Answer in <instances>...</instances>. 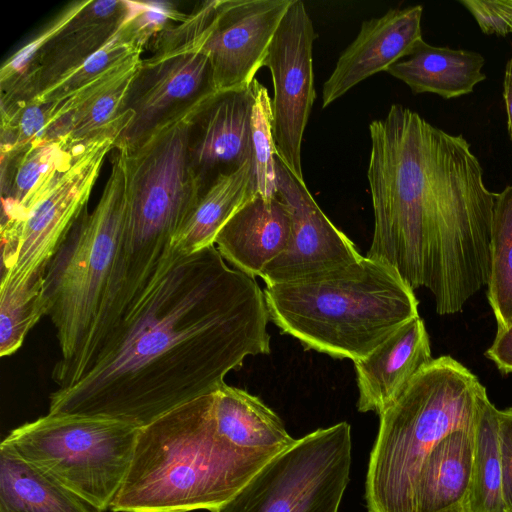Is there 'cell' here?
Here are the masks:
<instances>
[{
    "instance_id": "1",
    "label": "cell",
    "mask_w": 512,
    "mask_h": 512,
    "mask_svg": "<svg viewBox=\"0 0 512 512\" xmlns=\"http://www.w3.org/2000/svg\"><path fill=\"white\" fill-rule=\"evenodd\" d=\"M268 321L255 277L229 267L215 245L168 256L88 372L50 394L48 413L142 428L214 393L246 357L269 354Z\"/></svg>"
},
{
    "instance_id": "2",
    "label": "cell",
    "mask_w": 512,
    "mask_h": 512,
    "mask_svg": "<svg viewBox=\"0 0 512 512\" xmlns=\"http://www.w3.org/2000/svg\"><path fill=\"white\" fill-rule=\"evenodd\" d=\"M367 179L374 231L366 257L425 287L439 315L455 314L488 284L496 193L462 135L393 104L369 124Z\"/></svg>"
},
{
    "instance_id": "3",
    "label": "cell",
    "mask_w": 512,
    "mask_h": 512,
    "mask_svg": "<svg viewBox=\"0 0 512 512\" xmlns=\"http://www.w3.org/2000/svg\"><path fill=\"white\" fill-rule=\"evenodd\" d=\"M279 453L241 449L222 437L215 394L184 403L139 429L113 512H211Z\"/></svg>"
},
{
    "instance_id": "4",
    "label": "cell",
    "mask_w": 512,
    "mask_h": 512,
    "mask_svg": "<svg viewBox=\"0 0 512 512\" xmlns=\"http://www.w3.org/2000/svg\"><path fill=\"white\" fill-rule=\"evenodd\" d=\"M269 320L305 349L353 362L419 316L414 290L389 264L358 262L307 280L265 286Z\"/></svg>"
},
{
    "instance_id": "5",
    "label": "cell",
    "mask_w": 512,
    "mask_h": 512,
    "mask_svg": "<svg viewBox=\"0 0 512 512\" xmlns=\"http://www.w3.org/2000/svg\"><path fill=\"white\" fill-rule=\"evenodd\" d=\"M193 112V111H192ZM189 114L125 149L127 200L117 266L98 323L100 344L150 286L200 198L188 157Z\"/></svg>"
},
{
    "instance_id": "6",
    "label": "cell",
    "mask_w": 512,
    "mask_h": 512,
    "mask_svg": "<svg viewBox=\"0 0 512 512\" xmlns=\"http://www.w3.org/2000/svg\"><path fill=\"white\" fill-rule=\"evenodd\" d=\"M100 199L83 211L49 262L44 277L46 316L55 328L60 358L51 378L58 389L87 372L91 349L112 278L126 215L127 163L115 149Z\"/></svg>"
},
{
    "instance_id": "7",
    "label": "cell",
    "mask_w": 512,
    "mask_h": 512,
    "mask_svg": "<svg viewBox=\"0 0 512 512\" xmlns=\"http://www.w3.org/2000/svg\"><path fill=\"white\" fill-rule=\"evenodd\" d=\"M485 386L449 355L433 358L379 415L365 498L369 512H415V491L432 450L475 423Z\"/></svg>"
},
{
    "instance_id": "8",
    "label": "cell",
    "mask_w": 512,
    "mask_h": 512,
    "mask_svg": "<svg viewBox=\"0 0 512 512\" xmlns=\"http://www.w3.org/2000/svg\"><path fill=\"white\" fill-rule=\"evenodd\" d=\"M139 429L106 417L48 413L13 429L1 445L106 511L126 477Z\"/></svg>"
},
{
    "instance_id": "9",
    "label": "cell",
    "mask_w": 512,
    "mask_h": 512,
    "mask_svg": "<svg viewBox=\"0 0 512 512\" xmlns=\"http://www.w3.org/2000/svg\"><path fill=\"white\" fill-rule=\"evenodd\" d=\"M351 449L347 422L317 429L274 456L213 512H339Z\"/></svg>"
},
{
    "instance_id": "10",
    "label": "cell",
    "mask_w": 512,
    "mask_h": 512,
    "mask_svg": "<svg viewBox=\"0 0 512 512\" xmlns=\"http://www.w3.org/2000/svg\"><path fill=\"white\" fill-rule=\"evenodd\" d=\"M122 130L91 140L14 219L1 222L0 286H20L45 274L56 251L87 209L106 155Z\"/></svg>"
},
{
    "instance_id": "11",
    "label": "cell",
    "mask_w": 512,
    "mask_h": 512,
    "mask_svg": "<svg viewBox=\"0 0 512 512\" xmlns=\"http://www.w3.org/2000/svg\"><path fill=\"white\" fill-rule=\"evenodd\" d=\"M130 10L127 0L69 4L3 63L1 105L36 98L84 63L114 38Z\"/></svg>"
},
{
    "instance_id": "12",
    "label": "cell",
    "mask_w": 512,
    "mask_h": 512,
    "mask_svg": "<svg viewBox=\"0 0 512 512\" xmlns=\"http://www.w3.org/2000/svg\"><path fill=\"white\" fill-rule=\"evenodd\" d=\"M292 0L204 1L168 31L174 48L204 53L218 90L248 87L264 66L273 36Z\"/></svg>"
},
{
    "instance_id": "13",
    "label": "cell",
    "mask_w": 512,
    "mask_h": 512,
    "mask_svg": "<svg viewBox=\"0 0 512 512\" xmlns=\"http://www.w3.org/2000/svg\"><path fill=\"white\" fill-rule=\"evenodd\" d=\"M315 38L304 3L292 0L264 60L272 76L271 115L276 155L302 182V139L316 97L312 57Z\"/></svg>"
},
{
    "instance_id": "14",
    "label": "cell",
    "mask_w": 512,
    "mask_h": 512,
    "mask_svg": "<svg viewBox=\"0 0 512 512\" xmlns=\"http://www.w3.org/2000/svg\"><path fill=\"white\" fill-rule=\"evenodd\" d=\"M217 91L208 57L180 47L142 58L129 86L125 111L133 118L115 149H132L156 130L194 111Z\"/></svg>"
},
{
    "instance_id": "15",
    "label": "cell",
    "mask_w": 512,
    "mask_h": 512,
    "mask_svg": "<svg viewBox=\"0 0 512 512\" xmlns=\"http://www.w3.org/2000/svg\"><path fill=\"white\" fill-rule=\"evenodd\" d=\"M277 194L287 205L292 234L287 248L260 273L266 286L316 278L363 257L275 154Z\"/></svg>"
},
{
    "instance_id": "16",
    "label": "cell",
    "mask_w": 512,
    "mask_h": 512,
    "mask_svg": "<svg viewBox=\"0 0 512 512\" xmlns=\"http://www.w3.org/2000/svg\"><path fill=\"white\" fill-rule=\"evenodd\" d=\"M254 100L252 82L217 91L190 114L188 157L200 197L218 178L253 160Z\"/></svg>"
},
{
    "instance_id": "17",
    "label": "cell",
    "mask_w": 512,
    "mask_h": 512,
    "mask_svg": "<svg viewBox=\"0 0 512 512\" xmlns=\"http://www.w3.org/2000/svg\"><path fill=\"white\" fill-rule=\"evenodd\" d=\"M422 5L393 8L378 18L364 21L354 41L341 53L323 84L325 108L368 77L385 71L408 57L423 40Z\"/></svg>"
},
{
    "instance_id": "18",
    "label": "cell",
    "mask_w": 512,
    "mask_h": 512,
    "mask_svg": "<svg viewBox=\"0 0 512 512\" xmlns=\"http://www.w3.org/2000/svg\"><path fill=\"white\" fill-rule=\"evenodd\" d=\"M433 360L425 323L417 316L366 357L354 361L360 412L380 415L409 381Z\"/></svg>"
},
{
    "instance_id": "19",
    "label": "cell",
    "mask_w": 512,
    "mask_h": 512,
    "mask_svg": "<svg viewBox=\"0 0 512 512\" xmlns=\"http://www.w3.org/2000/svg\"><path fill=\"white\" fill-rule=\"evenodd\" d=\"M291 234L285 202L278 194L267 198L257 192L225 223L214 245L235 269L256 277L287 248Z\"/></svg>"
},
{
    "instance_id": "20",
    "label": "cell",
    "mask_w": 512,
    "mask_h": 512,
    "mask_svg": "<svg viewBox=\"0 0 512 512\" xmlns=\"http://www.w3.org/2000/svg\"><path fill=\"white\" fill-rule=\"evenodd\" d=\"M87 144H76L63 137L1 150V222L17 217L55 176L71 166Z\"/></svg>"
},
{
    "instance_id": "21",
    "label": "cell",
    "mask_w": 512,
    "mask_h": 512,
    "mask_svg": "<svg viewBox=\"0 0 512 512\" xmlns=\"http://www.w3.org/2000/svg\"><path fill=\"white\" fill-rule=\"evenodd\" d=\"M473 454L474 425L443 438L422 467L415 512H467Z\"/></svg>"
},
{
    "instance_id": "22",
    "label": "cell",
    "mask_w": 512,
    "mask_h": 512,
    "mask_svg": "<svg viewBox=\"0 0 512 512\" xmlns=\"http://www.w3.org/2000/svg\"><path fill=\"white\" fill-rule=\"evenodd\" d=\"M483 56L475 51L437 47L421 40L405 60L386 72L404 82L415 94L434 93L444 99L473 92L485 80Z\"/></svg>"
},
{
    "instance_id": "23",
    "label": "cell",
    "mask_w": 512,
    "mask_h": 512,
    "mask_svg": "<svg viewBox=\"0 0 512 512\" xmlns=\"http://www.w3.org/2000/svg\"><path fill=\"white\" fill-rule=\"evenodd\" d=\"M257 193L254 161L218 178L199 198L174 236L167 256L183 257L214 245L230 217Z\"/></svg>"
},
{
    "instance_id": "24",
    "label": "cell",
    "mask_w": 512,
    "mask_h": 512,
    "mask_svg": "<svg viewBox=\"0 0 512 512\" xmlns=\"http://www.w3.org/2000/svg\"><path fill=\"white\" fill-rule=\"evenodd\" d=\"M214 394L217 430L234 446L281 453L296 443L279 416L258 397L226 383Z\"/></svg>"
},
{
    "instance_id": "25",
    "label": "cell",
    "mask_w": 512,
    "mask_h": 512,
    "mask_svg": "<svg viewBox=\"0 0 512 512\" xmlns=\"http://www.w3.org/2000/svg\"><path fill=\"white\" fill-rule=\"evenodd\" d=\"M0 512H104L0 445Z\"/></svg>"
},
{
    "instance_id": "26",
    "label": "cell",
    "mask_w": 512,
    "mask_h": 512,
    "mask_svg": "<svg viewBox=\"0 0 512 512\" xmlns=\"http://www.w3.org/2000/svg\"><path fill=\"white\" fill-rule=\"evenodd\" d=\"M499 409L485 395L474 424V454L467 512H506L502 495Z\"/></svg>"
},
{
    "instance_id": "27",
    "label": "cell",
    "mask_w": 512,
    "mask_h": 512,
    "mask_svg": "<svg viewBox=\"0 0 512 512\" xmlns=\"http://www.w3.org/2000/svg\"><path fill=\"white\" fill-rule=\"evenodd\" d=\"M487 298L497 331L512 324V184L496 193L490 233Z\"/></svg>"
},
{
    "instance_id": "28",
    "label": "cell",
    "mask_w": 512,
    "mask_h": 512,
    "mask_svg": "<svg viewBox=\"0 0 512 512\" xmlns=\"http://www.w3.org/2000/svg\"><path fill=\"white\" fill-rule=\"evenodd\" d=\"M143 51L144 45L130 20L129 14L126 22L110 42L32 100L51 103L64 98L103 75L141 58Z\"/></svg>"
},
{
    "instance_id": "29",
    "label": "cell",
    "mask_w": 512,
    "mask_h": 512,
    "mask_svg": "<svg viewBox=\"0 0 512 512\" xmlns=\"http://www.w3.org/2000/svg\"><path fill=\"white\" fill-rule=\"evenodd\" d=\"M44 275L20 286H0V355L14 354L42 316H46Z\"/></svg>"
},
{
    "instance_id": "30",
    "label": "cell",
    "mask_w": 512,
    "mask_h": 512,
    "mask_svg": "<svg viewBox=\"0 0 512 512\" xmlns=\"http://www.w3.org/2000/svg\"><path fill=\"white\" fill-rule=\"evenodd\" d=\"M255 100L251 118L253 161L257 192L264 197L277 194L275 146L272 133L271 97L264 85L253 80Z\"/></svg>"
},
{
    "instance_id": "31",
    "label": "cell",
    "mask_w": 512,
    "mask_h": 512,
    "mask_svg": "<svg viewBox=\"0 0 512 512\" xmlns=\"http://www.w3.org/2000/svg\"><path fill=\"white\" fill-rule=\"evenodd\" d=\"M486 35L512 34V0H459Z\"/></svg>"
},
{
    "instance_id": "32",
    "label": "cell",
    "mask_w": 512,
    "mask_h": 512,
    "mask_svg": "<svg viewBox=\"0 0 512 512\" xmlns=\"http://www.w3.org/2000/svg\"><path fill=\"white\" fill-rule=\"evenodd\" d=\"M499 450L502 495L506 512H512V407L499 410Z\"/></svg>"
},
{
    "instance_id": "33",
    "label": "cell",
    "mask_w": 512,
    "mask_h": 512,
    "mask_svg": "<svg viewBox=\"0 0 512 512\" xmlns=\"http://www.w3.org/2000/svg\"><path fill=\"white\" fill-rule=\"evenodd\" d=\"M485 356L496 365L502 374L512 373V324L504 330L497 331Z\"/></svg>"
},
{
    "instance_id": "34",
    "label": "cell",
    "mask_w": 512,
    "mask_h": 512,
    "mask_svg": "<svg viewBox=\"0 0 512 512\" xmlns=\"http://www.w3.org/2000/svg\"><path fill=\"white\" fill-rule=\"evenodd\" d=\"M503 99L507 113V127L512 142V57L507 61L503 81Z\"/></svg>"
}]
</instances>
